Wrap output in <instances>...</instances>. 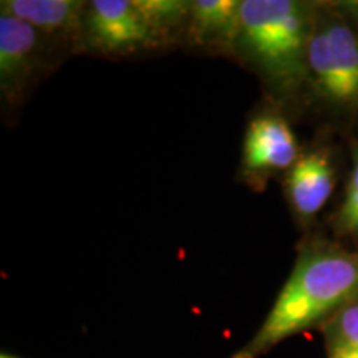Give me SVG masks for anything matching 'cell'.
I'll return each instance as SVG.
<instances>
[{
    "label": "cell",
    "instance_id": "1",
    "mask_svg": "<svg viewBox=\"0 0 358 358\" xmlns=\"http://www.w3.org/2000/svg\"><path fill=\"white\" fill-rule=\"evenodd\" d=\"M358 301V254L313 248L301 254L254 337L231 358H261L292 335Z\"/></svg>",
    "mask_w": 358,
    "mask_h": 358
},
{
    "label": "cell",
    "instance_id": "2",
    "mask_svg": "<svg viewBox=\"0 0 358 358\" xmlns=\"http://www.w3.org/2000/svg\"><path fill=\"white\" fill-rule=\"evenodd\" d=\"M312 8L295 0H243L234 55L279 93H294L308 80L307 52Z\"/></svg>",
    "mask_w": 358,
    "mask_h": 358
},
{
    "label": "cell",
    "instance_id": "3",
    "mask_svg": "<svg viewBox=\"0 0 358 358\" xmlns=\"http://www.w3.org/2000/svg\"><path fill=\"white\" fill-rule=\"evenodd\" d=\"M308 78L327 101L358 108V32L335 15H315L307 52Z\"/></svg>",
    "mask_w": 358,
    "mask_h": 358
},
{
    "label": "cell",
    "instance_id": "4",
    "mask_svg": "<svg viewBox=\"0 0 358 358\" xmlns=\"http://www.w3.org/2000/svg\"><path fill=\"white\" fill-rule=\"evenodd\" d=\"M53 45L34 27L0 13V93L8 106L20 105L47 71Z\"/></svg>",
    "mask_w": 358,
    "mask_h": 358
},
{
    "label": "cell",
    "instance_id": "5",
    "mask_svg": "<svg viewBox=\"0 0 358 358\" xmlns=\"http://www.w3.org/2000/svg\"><path fill=\"white\" fill-rule=\"evenodd\" d=\"M85 47L108 57L158 47L134 0H93L85 10Z\"/></svg>",
    "mask_w": 358,
    "mask_h": 358
},
{
    "label": "cell",
    "instance_id": "6",
    "mask_svg": "<svg viewBox=\"0 0 358 358\" xmlns=\"http://www.w3.org/2000/svg\"><path fill=\"white\" fill-rule=\"evenodd\" d=\"M301 156L295 134L284 116L275 111H259L250 118L243 143V173L256 189L268 176L289 171Z\"/></svg>",
    "mask_w": 358,
    "mask_h": 358
},
{
    "label": "cell",
    "instance_id": "7",
    "mask_svg": "<svg viewBox=\"0 0 358 358\" xmlns=\"http://www.w3.org/2000/svg\"><path fill=\"white\" fill-rule=\"evenodd\" d=\"M87 3L82 0H2L0 13L34 27L53 47L77 50L85 47Z\"/></svg>",
    "mask_w": 358,
    "mask_h": 358
},
{
    "label": "cell",
    "instance_id": "8",
    "mask_svg": "<svg viewBox=\"0 0 358 358\" xmlns=\"http://www.w3.org/2000/svg\"><path fill=\"white\" fill-rule=\"evenodd\" d=\"M335 173L325 150L302 153L287 171L285 194L297 216L313 217L324 208L334 192Z\"/></svg>",
    "mask_w": 358,
    "mask_h": 358
},
{
    "label": "cell",
    "instance_id": "9",
    "mask_svg": "<svg viewBox=\"0 0 358 358\" xmlns=\"http://www.w3.org/2000/svg\"><path fill=\"white\" fill-rule=\"evenodd\" d=\"M243 0L191 2L186 35L196 47L234 53Z\"/></svg>",
    "mask_w": 358,
    "mask_h": 358
},
{
    "label": "cell",
    "instance_id": "10",
    "mask_svg": "<svg viewBox=\"0 0 358 358\" xmlns=\"http://www.w3.org/2000/svg\"><path fill=\"white\" fill-rule=\"evenodd\" d=\"M134 6L150 27L156 43H169L178 34H186L191 2L186 0H134Z\"/></svg>",
    "mask_w": 358,
    "mask_h": 358
},
{
    "label": "cell",
    "instance_id": "11",
    "mask_svg": "<svg viewBox=\"0 0 358 358\" xmlns=\"http://www.w3.org/2000/svg\"><path fill=\"white\" fill-rule=\"evenodd\" d=\"M325 358H358V301L325 322Z\"/></svg>",
    "mask_w": 358,
    "mask_h": 358
},
{
    "label": "cell",
    "instance_id": "12",
    "mask_svg": "<svg viewBox=\"0 0 358 358\" xmlns=\"http://www.w3.org/2000/svg\"><path fill=\"white\" fill-rule=\"evenodd\" d=\"M337 222L340 229L345 231L347 234L358 236V155L350 179H348L345 199L337 214Z\"/></svg>",
    "mask_w": 358,
    "mask_h": 358
},
{
    "label": "cell",
    "instance_id": "13",
    "mask_svg": "<svg viewBox=\"0 0 358 358\" xmlns=\"http://www.w3.org/2000/svg\"><path fill=\"white\" fill-rule=\"evenodd\" d=\"M0 358H19V357H13V355H8V353H2Z\"/></svg>",
    "mask_w": 358,
    "mask_h": 358
}]
</instances>
